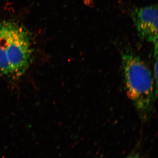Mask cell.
Returning <instances> with one entry per match:
<instances>
[{
    "instance_id": "cell-1",
    "label": "cell",
    "mask_w": 158,
    "mask_h": 158,
    "mask_svg": "<svg viewBox=\"0 0 158 158\" xmlns=\"http://www.w3.org/2000/svg\"><path fill=\"white\" fill-rule=\"evenodd\" d=\"M121 61L127 94L140 118L146 121L150 117L157 98L152 74L141 58L130 49L122 52Z\"/></svg>"
},
{
    "instance_id": "cell-2",
    "label": "cell",
    "mask_w": 158,
    "mask_h": 158,
    "mask_svg": "<svg viewBox=\"0 0 158 158\" xmlns=\"http://www.w3.org/2000/svg\"><path fill=\"white\" fill-rule=\"evenodd\" d=\"M0 47L8 59L11 77L17 79L22 76L31 61V41L28 31L13 22H0Z\"/></svg>"
},
{
    "instance_id": "cell-3",
    "label": "cell",
    "mask_w": 158,
    "mask_h": 158,
    "mask_svg": "<svg viewBox=\"0 0 158 158\" xmlns=\"http://www.w3.org/2000/svg\"><path fill=\"white\" fill-rule=\"evenodd\" d=\"M131 16L140 38L154 44L157 43V6L134 8Z\"/></svg>"
},
{
    "instance_id": "cell-4",
    "label": "cell",
    "mask_w": 158,
    "mask_h": 158,
    "mask_svg": "<svg viewBox=\"0 0 158 158\" xmlns=\"http://www.w3.org/2000/svg\"><path fill=\"white\" fill-rule=\"evenodd\" d=\"M124 158H143L140 155L137 153H134L132 154L127 156V157Z\"/></svg>"
}]
</instances>
